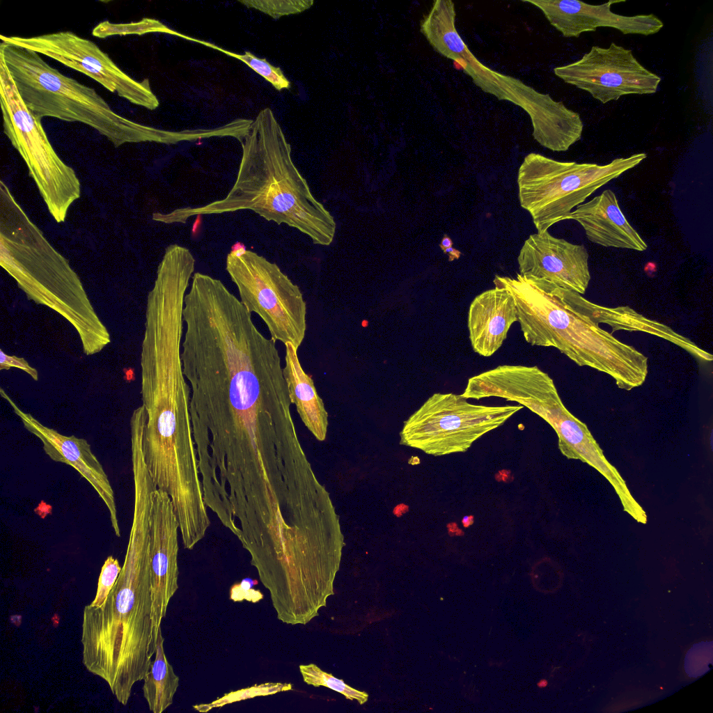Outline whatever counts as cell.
Instances as JSON below:
<instances>
[{"mask_svg":"<svg viewBox=\"0 0 713 713\" xmlns=\"http://www.w3.org/2000/svg\"><path fill=\"white\" fill-rule=\"evenodd\" d=\"M182 318L181 359L202 483L231 496L265 493L298 439L276 342L221 280L201 272Z\"/></svg>","mask_w":713,"mask_h":713,"instance_id":"obj_1","label":"cell"},{"mask_svg":"<svg viewBox=\"0 0 713 713\" xmlns=\"http://www.w3.org/2000/svg\"><path fill=\"white\" fill-rule=\"evenodd\" d=\"M152 514L136 508L124 563L104 603L85 606L82 663L103 679L125 705L136 682L144 679L155 654L150 579Z\"/></svg>","mask_w":713,"mask_h":713,"instance_id":"obj_2","label":"cell"},{"mask_svg":"<svg viewBox=\"0 0 713 713\" xmlns=\"http://www.w3.org/2000/svg\"><path fill=\"white\" fill-rule=\"evenodd\" d=\"M242 157L235 181L221 199L198 207L155 213L162 223L185 224L193 216L251 210L265 220L285 224L329 246L336 229L333 216L313 195L291 156V146L271 109L261 110L239 141Z\"/></svg>","mask_w":713,"mask_h":713,"instance_id":"obj_3","label":"cell"},{"mask_svg":"<svg viewBox=\"0 0 713 713\" xmlns=\"http://www.w3.org/2000/svg\"><path fill=\"white\" fill-rule=\"evenodd\" d=\"M493 282L512 294L527 343L555 347L579 366L609 375L621 389L630 391L645 382L648 357L602 329L590 313L592 303L580 294L519 274L515 278L496 275Z\"/></svg>","mask_w":713,"mask_h":713,"instance_id":"obj_4","label":"cell"},{"mask_svg":"<svg viewBox=\"0 0 713 713\" xmlns=\"http://www.w3.org/2000/svg\"><path fill=\"white\" fill-rule=\"evenodd\" d=\"M0 58L24 103L40 119L86 124L116 147L140 142L175 144L191 139L189 130H162L118 114L95 89L63 75L34 51L1 41Z\"/></svg>","mask_w":713,"mask_h":713,"instance_id":"obj_5","label":"cell"},{"mask_svg":"<svg viewBox=\"0 0 713 713\" xmlns=\"http://www.w3.org/2000/svg\"><path fill=\"white\" fill-rule=\"evenodd\" d=\"M455 15L453 1L435 0L421 20V31L434 49L457 63L483 91L524 109L531 118L533 136L542 146L563 152L578 141L583 128L579 113L549 94L484 65L458 33Z\"/></svg>","mask_w":713,"mask_h":713,"instance_id":"obj_6","label":"cell"},{"mask_svg":"<svg viewBox=\"0 0 713 713\" xmlns=\"http://www.w3.org/2000/svg\"><path fill=\"white\" fill-rule=\"evenodd\" d=\"M22 226L1 234L2 265L27 298L63 318L75 329L83 352L92 356L111 343L110 334L97 314L78 276L34 227L33 237Z\"/></svg>","mask_w":713,"mask_h":713,"instance_id":"obj_7","label":"cell"},{"mask_svg":"<svg viewBox=\"0 0 713 713\" xmlns=\"http://www.w3.org/2000/svg\"><path fill=\"white\" fill-rule=\"evenodd\" d=\"M646 157L644 152L636 153L599 165L559 162L529 153L518 171L520 205L531 214L538 233L547 231L554 224L568 219L574 207Z\"/></svg>","mask_w":713,"mask_h":713,"instance_id":"obj_8","label":"cell"},{"mask_svg":"<svg viewBox=\"0 0 713 713\" xmlns=\"http://www.w3.org/2000/svg\"><path fill=\"white\" fill-rule=\"evenodd\" d=\"M226 269L241 303L259 316L271 338L298 350L306 331V303L299 286L275 263L251 250L231 251Z\"/></svg>","mask_w":713,"mask_h":713,"instance_id":"obj_9","label":"cell"},{"mask_svg":"<svg viewBox=\"0 0 713 713\" xmlns=\"http://www.w3.org/2000/svg\"><path fill=\"white\" fill-rule=\"evenodd\" d=\"M523 407L475 405L461 395L435 393L404 422L400 443L434 456L464 453Z\"/></svg>","mask_w":713,"mask_h":713,"instance_id":"obj_10","label":"cell"},{"mask_svg":"<svg viewBox=\"0 0 713 713\" xmlns=\"http://www.w3.org/2000/svg\"><path fill=\"white\" fill-rule=\"evenodd\" d=\"M0 104L5 134L26 162L52 214L64 219L69 205L79 196V182L52 148L41 119L24 103L1 58Z\"/></svg>","mask_w":713,"mask_h":713,"instance_id":"obj_11","label":"cell"},{"mask_svg":"<svg viewBox=\"0 0 713 713\" xmlns=\"http://www.w3.org/2000/svg\"><path fill=\"white\" fill-rule=\"evenodd\" d=\"M1 41L49 57L81 72L111 93L137 106L155 110L159 101L148 79L138 81L122 70L95 42L69 31L31 37L0 36Z\"/></svg>","mask_w":713,"mask_h":713,"instance_id":"obj_12","label":"cell"},{"mask_svg":"<svg viewBox=\"0 0 713 713\" xmlns=\"http://www.w3.org/2000/svg\"><path fill=\"white\" fill-rule=\"evenodd\" d=\"M554 72L602 104L627 95L653 94L661 81L638 61L632 50L615 42L608 48L593 46L581 59L556 67Z\"/></svg>","mask_w":713,"mask_h":713,"instance_id":"obj_13","label":"cell"},{"mask_svg":"<svg viewBox=\"0 0 713 713\" xmlns=\"http://www.w3.org/2000/svg\"><path fill=\"white\" fill-rule=\"evenodd\" d=\"M531 410L555 430L563 455L579 460L598 471L614 488L624 510L636 522L646 524L645 512L631 494L618 471L605 457L587 425L565 407L556 389L538 397Z\"/></svg>","mask_w":713,"mask_h":713,"instance_id":"obj_14","label":"cell"},{"mask_svg":"<svg viewBox=\"0 0 713 713\" xmlns=\"http://www.w3.org/2000/svg\"><path fill=\"white\" fill-rule=\"evenodd\" d=\"M179 532L171 498L157 488L152 495L150 547L152 621L156 640L169 603L178 588Z\"/></svg>","mask_w":713,"mask_h":713,"instance_id":"obj_15","label":"cell"},{"mask_svg":"<svg viewBox=\"0 0 713 713\" xmlns=\"http://www.w3.org/2000/svg\"><path fill=\"white\" fill-rule=\"evenodd\" d=\"M1 397L8 402L24 427L40 440L45 453L56 462L65 463L74 468L92 486L105 504L111 527L117 538H120L114 492L102 464L93 453L86 439L75 435L66 436L49 428L22 411L3 388Z\"/></svg>","mask_w":713,"mask_h":713,"instance_id":"obj_16","label":"cell"},{"mask_svg":"<svg viewBox=\"0 0 713 713\" xmlns=\"http://www.w3.org/2000/svg\"><path fill=\"white\" fill-rule=\"evenodd\" d=\"M517 262L520 275L543 279L580 295L586 292L590 280L586 248L555 237L548 230L529 235Z\"/></svg>","mask_w":713,"mask_h":713,"instance_id":"obj_17","label":"cell"},{"mask_svg":"<svg viewBox=\"0 0 713 713\" xmlns=\"http://www.w3.org/2000/svg\"><path fill=\"white\" fill-rule=\"evenodd\" d=\"M538 8L549 23L565 37H579L599 27L613 28L623 34L650 36L659 32L663 22L653 14L625 16L611 11L613 4L625 0H611L591 5L577 0H522Z\"/></svg>","mask_w":713,"mask_h":713,"instance_id":"obj_18","label":"cell"},{"mask_svg":"<svg viewBox=\"0 0 713 713\" xmlns=\"http://www.w3.org/2000/svg\"><path fill=\"white\" fill-rule=\"evenodd\" d=\"M568 219L577 221L587 238L604 247L643 251L648 245L622 213L615 193L611 189L577 206Z\"/></svg>","mask_w":713,"mask_h":713,"instance_id":"obj_19","label":"cell"},{"mask_svg":"<svg viewBox=\"0 0 713 713\" xmlns=\"http://www.w3.org/2000/svg\"><path fill=\"white\" fill-rule=\"evenodd\" d=\"M517 322L512 294L496 286L477 295L470 304L467 327L473 350L491 356L503 345L512 324Z\"/></svg>","mask_w":713,"mask_h":713,"instance_id":"obj_20","label":"cell"},{"mask_svg":"<svg viewBox=\"0 0 713 713\" xmlns=\"http://www.w3.org/2000/svg\"><path fill=\"white\" fill-rule=\"evenodd\" d=\"M285 346L283 375L292 404L305 426L317 439L324 440L328 427V413L319 396L312 377L303 369L297 349L291 343Z\"/></svg>","mask_w":713,"mask_h":713,"instance_id":"obj_21","label":"cell"},{"mask_svg":"<svg viewBox=\"0 0 713 713\" xmlns=\"http://www.w3.org/2000/svg\"><path fill=\"white\" fill-rule=\"evenodd\" d=\"M164 642V638L160 627L157 638L155 658L143 680V697L149 710L153 713H162L172 705L180 682L179 677L166 659Z\"/></svg>","mask_w":713,"mask_h":713,"instance_id":"obj_22","label":"cell"},{"mask_svg":"<svg viewBox=\"0 0 713 713\" xmlns=\"http://www.w3.org/2000/svg\"><path fill=\"white\" fill-rule=\"evenodd\" d=\"M185 40L198 42L201 45L223 52L227 56L242 61L256 72L269 81L277 91H280L283 89H289L290 88V81L284 75L283 71L279 67L272 65L265 58H258L249 51H245L244 53L242 54H236L219 47L216 45L205 40L196 39L188 36H186Z\"/></svg>","mask_w":713,"mask_h":713,"instance_id":"obj_23","label":"cell"},{"mask_svg":"<svg viewBox=\"0 0 713 713\" xmlns=\"http://www.w3.org/2000/svg\"><path fill=\"white\" fill-rule=\"evenodd\" d=\"M149 33H162L179 37L180 32L173 30L153 18H143L136 22L113 24L108 20L98 24L92 31L93 36L104 38L111 36L143 35Z\"/></svg>","mask_w":713,"mask_h":713,"instance_id":"obj_24","label":"cell"},{"mask_svg":"<svg viewBox=\"0 0 713 713\" xmlns=\"http://www.w3.org/2000/svg\"><path fill=\"white\" fill-rule=\"evenodd\" d=\"M299 671L304 682L308 685L329 688L340 693L348 700H356L360 705L364 704L368 700V694L366 692L359 691L347 685L342 680L323 671L314 664L300 665Z\"/></svg>","mask_w":713,"mask_h":713,"instance_id":"obj_25","label":"cell"},{"mask_svg":"<svg viewBox=\"0 0 713 713\" xmlns=\"http://www.w3.org/2000/svg\"><path fill=\"white\" fill-rule=\"evenodd\" d=\"M292 689V685L290 683L266 682L255 684L248 688L225 694L223 696L218 698L210 703L194 705L193 708L199 712H207L214 708L221 707L235 702L257 696L272 695L279 692L290 691Z\"/></svg>","mask_w":713,"mask_h":713,"instance_id":"obj_26","label":"cell"},{"mask_svg":"<svg viewBox=\"0 0 713 713\" xmlns=\"http://www.w3.org/2000/svg\"><path fill=\"white\" fill-rule=\"evenodd\" d=\"M240 3L248 8H255L277 19L283 15L301 13L309 8L313 1L292 0H243Z\"/></svg>","mask_w":713,"mask_h":713,"instance_id":"obj_27","label":"cell"},{"mask_svg":"<svg viewBox=\"0 0 713 713\" xmlns=\"http://www.w3.org/2000/svg\"><path fill=\"white\" fill-rule=\"evenodd\" d=\"M712 641L696 643L687 651L684 668L690 677H698L707 672L712 664Z\"/></svg>","mask_w":713,"mask_h":713,"instance_id":"obj_28","label":"cell"},{"mask_svg":"<svg viewBox=\"0 0 713 713\" xmlns=\"http://www.w3.org/2000/svg\"><path fill=\"white\" fill-rule=\"evenodd\" d=\"M121 570L122 567L117 558L111 555L107 558L101 568L97 593L94 600L89 604L91 606L98 607L104 603Z\"/></svg>","mask_w":713,"mask_h":713,"instance_id":"obj_29","label":"cell"},{"mask_svg":"<svg viewBox=\"0 0 713 713\" xmlns=\"http://www.w3.org/2000/svg\"><path fill=\"white\" fill-rule=\"evenodd\" d=\"M11 368L20 369L27 373L33 380L38 381L39 375L38 370L32 367L24 358L9 355L1 349L0 370H8Z\"/></svg>","mask_w":713,"mask_h":713,"instance_id":"obj_30","label":"cell"},{"mask_svg":"<svg viewBox=\"0 0 713 713\" xmlns=\"http://www.w3.org/2000/svg\"><path fill=\"white\" fill-rule=\"evenodd\" d=\"M443 252L448 255L449 261L459 259L461 256V252L453 246L444 250Z\"/></svg>","mask_w":713,"mask_h":713,"instance_id":"obj_31","label":"cell"},{"mask_svg":"<svg viewBox=\"0 0 713 713\" xmlns=\"http://www.w3.org/2000/svg\"><path fill=\"white\" fill-rule=\"evenodd\" d=\"M452 246H453V241L451 240V239L448 236L445 235L443 237V238H442V240H441V241L440 242V244H439L440 248L441 249L442 251H444V250H445V249H446L448 248L451 247Z\"/></svg>","mask_w":713,"mask_h":713,"instance_id":"obj_32","label":"cell"}]
</instances>
